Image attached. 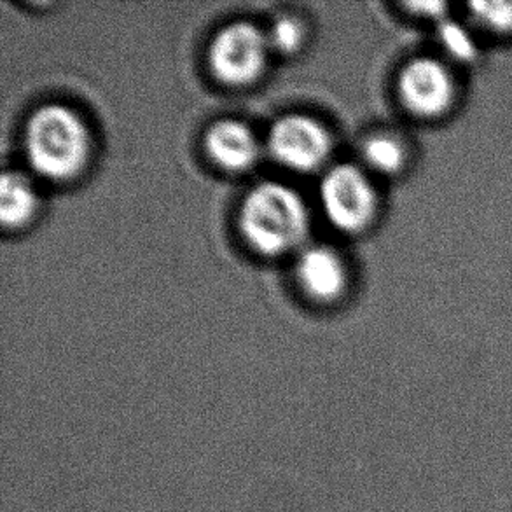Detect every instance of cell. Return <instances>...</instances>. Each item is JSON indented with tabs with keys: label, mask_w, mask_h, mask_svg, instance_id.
<instances>
[{
	"label": "cell",
	"mask_w": 512,
	"mask_h": 512,
	"mask_svg": "<svg viewBox=\"0 0 512 512\" xmlns=\"http://www.w3.org/2000/svg\"><path fill=\"white\" fill-rule=\"evenodd\" d=\"M273 160L294 172H312L326 163L331 153V135L317 119L289 114L278 119L268 133Z\"/></svg>",
	"instance_id": "5b68a950"
},
{
	"label": "cell",
	"mask_w": 512,
	"mask_h": 512,
	"mask_svg": "<svg viewBox=\"0 0 512 512\" xmlns=\"http://www.w3.org/2000/svg\"><path fill=\"white\" fill-rule=\"evenodd\" d=\"M437 35H439V42H441L444 51L455 60L469 62L474 56L478 55V46H476V41L472 39L471 32L462 27L457 21H439Z\"/></svg>",
	"instance_id": "8fae6325"
},
{
	"label": "cell",
	"mask_w": 512,
	"mask_h": 512,
	"mask_svg": "<svg viewBox=\"0 0 512 512\" xmlns=\"http://www.w3.org/2000/svg\"><path fill=\"white\" fill-rule=\"evenodd\" d=\"M362 156L366 160L367 167L381 175H395L401 172L408 160L406 147L401 140L385 133L369 137L362 149Z\"/></svg>",
	"instance_id": "30bf717a"
},
{
	"label": "cell",
	"mask_w": 512,
	"mask_h": 512,
	"mask_svg": "<svg viewBox=\"0 0 512 512\" xmlns=\"http://www.w3.org/2000/svg\"><path fill=\"white\" fill-rule=\"evenodd\" d=\"M39 205L32 182L20 172H6L0 180V221L18 228L34 217Z\"/></svg>",
	"instance_id": "9c48e42d"
},
{
	"label": "cell",
	"mask_w": 512,
	"mask_h": 512,
	"mask_svg": "<svg viewBox=\"0 0 512 512\" xmlns=\"http://www.w3.org/2000/svg\"><path fill=\"white\" fill-rule=\"evenodd\" d=\"M90 147V132L83 119L65 105H42L28 119L27 160L46 179H74L86 167Z\"/></svg>",
	"instance_id": "7a4b0ae2"
},
{
	"label": "cell",
	"mask_w": 512,
	"mask_h": 512,
	"mask_svg": "<svg viewBox=\"0 0 512 512\" xmlns=\"http://www.w3.org/2000/svg\"><path fill=\"white\" fill-rule=\"evenodd\" d=\"M397 91L402 105L418 118H437L455 102V79L434 58H416L401 70Z\"/></svg>",
	"instance_id": "8992f818"
},
{
	"label": "cell",
	"mask_w": 512,
	"mask_h": 512,
	"mask_svg": "<svg viewBox=\"0 0 512 512\" xmlns=\"http://www.w3.org/2000/svg\"><path fill=\"white\" fill-rule=\"evenodd\" d=\"M270 49H275L282 55H294L298 53L303 41H305V30L301 27V23L294 18H278L271 25L270 32L266 34Z\"/></svg>",
	"instance_id": "7c38bea8"
},
{
	"label": "cell",
	"mask_w": 512,
	"mask_h": 512,
	"mask_svg": "<svg viewBox=\"0 0 512 512\" xmlns=\"http://www.w3.org/2000/svg\"><path fill=\"white\" fill-rule=\"evenodd\" d=\"M268 51V37L259 27L236 21L217 32L208 49V63L212 74L226 86H247L263 74Z\"/></svg>",
	"instance_id": "3957f363"
},
{
	"label": "cell",
	"mask_w": 512,
	"mask_h": 512,
	"mask_svg": "<svg viewBox=\"0 0 512 512\" xmlns=\"http://www.w3.org/2000/svg\"><path fill=\"white\" fill-rule=\"evenodd\" d=\"M471 14L481 27L492 32H511L512 2H474Z\"/></svg>",
	"instance_id": "4fadbf2b"
},
{
	"label": "cell",
	"mask_w": 512,
	"mask_h": 512,
	"mask_svg": "<svg viewBox=\"0 0 512 512\" xmlns=\"http://www.w3.org/2000/svg\"><path fill=\"white\" fill-rule=\"evenodd\" d=\"M296 277L310 298L329 303L340 298L348 284L345 263L338 252L329 247L303 250L296 264Z\"/></svg>",
	"instance_id": "52a82bcc"
},
{
	"label": "cell",
	"mask_w": 512,
	"mask_h": 512,
	"mask_svg": "<svg viewBox=\"0 0 512 512\" xmlns=\"http://www.w3.org/2000/svg\"><path fill=\"white\" fill-rule=\"evenodd\" d=\"M308 210L294 189L277 182L254 187L240 208V231L257 254L284 256L305 240Z\"/></svg>",
	"instance_id": "6da1fadb"
},
{
	"label": "cell",
	"mask_w": 512,
	"mask_h": 512,
	"mask_svg": "<svg viewBox=\"0 0 512 512\" xmlns=\"http://www.w3.org/2000/svg\"><path fill=\"white\" fill-rule=\"evenodd\" d=\"M208 158L228 172H242L259 158L261 147L249 126L236 119H222L208 128L205 135Z\"/></svg>",
	"instance_id": "ba28073f"
},
{
	"label": "cell",
	"mask_w": 512,
	"mask_h": 512,
	"mask_svg": "<svg viewBox=\"0 0 512 512\" xmlns=\"http://www.w3.org/2000/svg\"><path fill=\"white\" fill-rule=\"evenodd\" d=\"M320 203L334 228L359 233L373 221L378 196L366 173L353 165H338L324 175Z\"/></svg>",
	"instance_id": "277c9868"
}]
</instances>
